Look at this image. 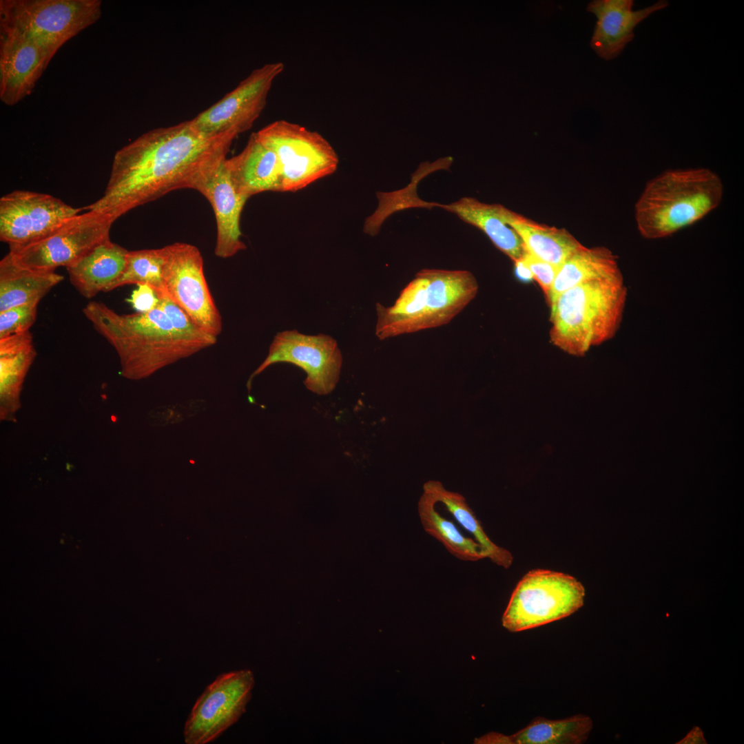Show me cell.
Masks as SVG:
<instances>
[{
  "mask_svg": "<svg viewBox=\"0 0 744 744\" xmlns=\"http://www.w3.org/2000/svg\"><path fill=\"white\" fill-rule=\"evenodd\" d=\"M628 298L621 271L577 285L550 304V342L564 352L584 356L619 331Z\"/></svg>",
  "mask_w": 744,
  "mask_h": 744,
  "instance_id": "cell-3",
  "label": "cell"
},
{
  "mask_svg": "<svg viewBox=\"0 0 744 744\" xmlns=\"http://www.w3.org/2000/svg\"><path fill=\"white\" fill-rule=\"evenodd\" d=\"M81 210L48 194L13 191L0 198V240L9 247L34 242Z\"/></svg>",
  "mask_w": 744,
  "mask_h": 744,
  "instance_id": "cell-14",
  "label": "cell"
},
{
  "mask_svg": "<svg viewBox=\"0 0 744 744\" xmlns=\"http://www.w3.org/2000/svg\"><path fill=\"white\" fill-rule=\"evenodd\" d=\"M92 327L116 350L124 377L140 380L205 348L180 333L158 306L121 314L105 303L91 301L83 309Z\"/></svg>",
  "mask_w": 744,
  "mask_h": 744,
  "instance_id": "cell-2",
  "label": "cell"
},
{
  "mask_svg": "<svg viewBox=\"0 0 744 744\" xmlns=\"http://www.w3.org/2000/svg\"><path fill=\"white\" fill-rule=\"evenodd\" d=\"M592 728V719L576 715L563 720L535 719L512 735L491 732L475 738L479 744H579L586 741Z\"/></svg>",
  "mask_w": 744,
  "mask_h": 744,
  "instance_id": "cell-23",
  "label": "cell"
},
{
  "mask_svg": "<svg viewBox=\"0 0 744 744\" xmlns=\"http://www.w3.org/2000/svg\"><path fill=\"white\" fill-rule=\"evenodd\" d=\"M156 295L159 299V306L180 333L202 345L205 349L216 343L217 337L205 332L196 326L187 314L167 297L165 291Z\"/></svg>",
  "mask_w": 744,
  "mask_h": 744,
  "instance_id": "cell-29",
  "label": "cell"
},
{
  "mask_svg": "<svg viewBox=\"0 0 744 744\" xmlns=\"http://www.w3.org/2000/svg\"><path fill=\"white\" fill-rule=\"evenodd\" d=\"M284 68L282 62H274L254 70L234 90L191 119L192 123L210 136H238L249 130L265 109L272 85Z\"/></svg>",
  "mask_w": 744,
  "mask_h": 744,
  "instance_id": "cell-13",
  "label": "cell"
},
{
  "mask_svg": "<svg viewBox=\"0 0 744 744\" xmlns=\"http://www.w3.org/2000/svg\"><path fill=\"white\" fill-rule=\"evenodd\" d=\"M416 205L437 206L456 214L465 223L483 231L495 247L514 263L521 260L526 253L521 238L505 220L502 205L487 204L475 198L463 197L448 205L417 200Z\"/></svg>",
  "mask_w": 744,
  "mask_h": 744,
  "instance_id": "cell-19",
  "label": "cell"
},
{
  "mask_svg": "<svg viewBox=\"0 0 744 744\" xmlns=\"http://www.w3.org/2000/svg\"><path fill=\"white\" fill-rule=\"evenodd\" d=\"M479 285L467 270L423 269L393 305H375V335L383 340L449 323L477 296Z\"/></svg>",
  "mask_w": 744,
  "mask_h": 744,
  "instance_id": "cell-4",
  "label": "cell"
},
{
  "mask_svg": "<svg viewBox=\"0 0 744 744\" xmlns=\"http://www.w3.org/2000/svg\"><path fill=\"white\" fill-rule=\"evenodd\" d=\"M163 249L165 293L196 326L218 337L223 329L222 318L205 276L200 250L193 245L179 242Z\"/></svg>",
  "mask_w": 744,
  "mask_h": 744,
  "instance_id": "cell-10",
  "label": "cell"
},
{
  "mask_svg": "<svg viewBox=\"0 0 744 744\" xmlns=\"http://www.w3.org/2000/svg\"><path fill=\"white\" fill-rule=\"evenodd\" d=\"M38 304H25L0 312V338L30 331L37 320Z\"/></svg>",
  "mask_w": 744,
  "mask_h": 744,
  "instance_id": "cell-30",
  "label": "cell"
},
{
  "mask_svg": "<svg viewBox=\"0 0 744 744\" xmlns=\"http://www.w3.org/2000/svg\"><path fill=\"white\" fill-rule=\"evenodd\" d=\"M503 214L528 254L558 268L583 245L564 228L538 223L504 206Z\"/></svg>",
  "mask_w": 744,
  "mask_h": 744,
  "instance_id": "cell-22",
  "label": "cell"
},
{
  "mask_svg": "<svg viewBox=\"0 0 744 744\" xmlns=\"http://www.w3.org/2000/svg\"><path fill=\"white\" fill-rule=\"evenodd\" d=\"M132 307L139 313L148 312L158 306L159 299L152 287L138 285L127 300Z\"/></svg>",
  "mask_w": 744,
  "mask_h": 744,
  "instance_id": "cell-32",
  "label": "cell"
},
{
  "mask_svg": "<svg viewBox=\"0 0 744 744\" xmlns=\"http://www.w3.org/2000/svg\"><path fill=\"white\" fill-rule=\"evenodd\" d=\"M703 732L698 726H694L690 732L676 744H706Z\"/></svg>",
  "mask_w": 744,
  "mask_h": 744,
  "instance_id": "cell-33",
  "label": "cell"
},
{
  "mask_svg": "<svg viewBox=\"0 0 744 744\" xmlns=\"http://www.w3.org/2000/svg\"><path fill=\"white\" fill-rule=\"evenodd\" d=\"M128 251L110 239L92 249L66 268L72 285L84 298L109 292L123 274Z\"/></svg>",
  "mask_w": 744,
  "mask_h": 744,
  "instance_id": "cell-20",
  "label": "cell"
},
{
  "mask_svg": "<svg viewBox=\"0 0 744 744\" xmlns=\"http://www.w3.org/2000/svg\"><path fill=\"white\" fill-rule=\"evenodd\" d=\"M423 492L430 495L437 503H441L454 518L468 531L482 546L486 558L494 564L508 568L513 560L512 554L496 545L488 537L482 524L465 498L458 493L450 491L439 481L429 480L423 486Z\"/></svg>",
  "mask_w": 744,
  "mask_h": 744,
  "instance_id": "cell-26",
  "label": "cell"
},
{
  "mask_svg": "<svg viewBox=\"0 0 744 744\" xmlns=\"http://www.w3.org/2000/svg\"><path fill=\"white\" fill-rule=\"evenodd\" d=\"M436 504L430 495L423 492L417 504V512L424 531L458 559L476 561L486 558L482 546L475 539L463 535L453 521L442 515L436 509Z\"/></svg>",
  "mask_w": 744,
  "mask_h": 744,
  "instance_id": "cell-27",
  "label": "cell"
},
{
  "mask_svg": "<svg viewBox=\"0 0 744 744\" xmlns=\"http://www.w3.org/2000/svg\"><path fill=\"white\" fill-rule=\"evenodd\" d=\"M723 187L707 168L668 170L651 180L635 205L641 236L665 238L693 225L721 203Z\"/></svg>",
  "mask_w": 744,
  "mask_h": 744,
  "instance_id": "cell-5",
  "label": "cell"
},
{
  "mask_svg": "<svg viewBox=\"0 0 744 744\" xmlns=\"http://www.w3.org/2000/svg\"><path fill=\"white\" fill-rule=\"evenodd\" d=\"M521 260L530 271L533 278L537 282L541 288L548 301L559 268L539 260L527 252Z\"/></svg>",
  "mask_w": 744,
  "mask_h": 744,
  "instance_id": "cell-31",
  "label": "cell"
},
{
  "mask_svg": "<svg viewBox=\"0 0 744 744\" xmlns=\"http://www.w3.org/2000/svg\"><path fill=\"white\" fill-rule=\"evenodd\" d=\"M224 159L202 180L196 191L209 202L216 221L217 257L228 258L246 249L241 239V214L248 198L234 187L224 165Z\"/></svg>",
  "mask_w": 744,
  "mask_h": 744,
  "instance_id": "cell-16",
  "label": "cell"
},
{
  "mask_svg": "<svg viewBox=\"0 0 744 744\" xmlns=\"http://www.w3.org/2000/svg\"><path fill=\"white\" fill-rule=\"evenodd\" d=\"M37 355L30 331L0 338L1 419H13L25 375Z\"/></svg>",
  "mask_w": 744,
  "mask_h": 744,
  "instance_id": "cell-21",
  "label": "cell"
},
{
  "mask_svg": "<svg viewBox=\"0 0 744 744\" xmlns=\"http://www.w3.org/2000/svg\"><path fill=\"white\" fill-rule=\"evenodd\" d=\"M585 589L575 577L544 569L530 570L519 581L503 614L502 626L513 632L555 621L575 613Z\"/></svg>",
  "mask_w": 744,
  "mask_h": 744,
  "instance_id": "cell-7",
  "label": "cell"
},
{
  "mask_svg": "<svg viewBox=\"0 0 744 744\" xmlns=\"http://www.w3.org/2000/svg\"><path fill=\"white\" fill-rule=\"evenodd\" d=\"M165 260L163 247L128 251L125 269L111 290L127 285L145 284L152 287L156 293L163 292Z\"/></svg>",
  "mask_w": 744,
  "mask_h": 744,
  "instance_id": "cell-28",
  "label": "cell"
},
{
  "mask_svg": "<svg viewBox=\"0 0 744 744\" xmlns=\"http://www.w3.org/2000/svg\"><path fill=\"white\" fill-rule=\"evenodd\" d=\"M100 0H1L0 32L23 36L51 61L59 48L101 16Z\"/></svg>",
  "mask_w": 744,
  "mask_h": 744,
  "instance_id": "cell-6",
  "label": "cell"
},
{
  "mask_svg": "<svg viewBox=\"0 0 744 744\" xmlns=\"http://www.w3.org/2000/svg\"><path fill=\"white\" fill-rule=\"evenodd\" d=\"M50 60L30 39L0 32V99L14 105L31 94Z\"/></svg>",
  "mask_w": 744,
  "mask_h": 744,
  "instance_id": "cell-15",
  "label": "cell"
},
{
  "mask_svg": "<svg viewBox=\"0 0 744 744\" xmlns=\"http://www.w3.org/2000/svg\"><path fill=\"white\" fill-rule=\"evenodd\" d=\"M114 220L94 210L79 213L44 238L34 242L9 247L18 265L33 270L55 271L74 265L92 249L110 239Z\"/></svg>",
  "mask_w": 744,
  "mask_h": 744,
  "instance_id": "cell-9",
  "label": "cell"
},
{
  "mask_svg": "<svg viewBox=\"0 0 744 744\" xmlns=\"http://www.w3.org/2000/svg\"><path fill=\"white\" fill-rule=\"evenodd\" d=\"M619 271L618 257L610 249L582 245L559 267L547 302L550 305L559 295L577 285Z\"/></svg>",
  "mask_w": 744,
  "mask_h": 744,
  "instance_id": "cell-25",
  "label": "cell"
},
{
  "mask_svg": "<svg viewBox=\"0 0 744 744\" xmlns=\"http://www.w3.org/2000/svg\"><path fill=\"white\" fill-rule=\"evenodd\" d=\"M633 5L632 0H595L588 5L587 10L597 19L590 46L601 58L609 61L619 56L633 39L635 27L668 2L660 0L638 10H632Z\"/></svg>",
  "mask_w": 744,
  "mask_h": 744,
  "instance_id": "cell-17",
  "label": "cell"
},
{
  "mask_svg": "<svg viewBox=\"0 0 744 744\" xmlns=\"http://www.w3.org/2000/svg\"><path fill=\"white\" fill-rule=\"evenodd\" d=\"M237 136L205 134L192 120L149 130L115 153L103 194L83 209L100 211L115 221L172 191L196 190L227 158Z\"/></svg>",
  "mask_w": 744,
  "mask_h": 744,
  "instance_id": "cell-1",
  "label": "cell"
},
{
  "mask_svg": "<svg viewBox=\"0 0 744 744\" xmlns=\"http://www.w3.org/2000/svg\"><path fill=\"white\" fill-rule=\"evenodd\" d=\"M514 265H515V267L516 273H517V276H519L521 279H522L524 280H530L531 278H533L530 271L526 267V266L523 263L522 260H520V261H519L517 262H515V263H514Z\"/></svg>",
  "mask_w": 744,
  "mask_h": 744,
  "instance_id": "cell-34",
  "label": "cell"
},
{
  "mask_svg": "<svg viewBox=\"0 0 744 744\" xmlns=\"http://www.w3.org/2000/svg\"><path fill=\"white\" fill-rule=\"evenodd\" d=\"M64 277L55 271L23 267L8 253L0 261V312L40 300Z\"/></svg>",
  "mask_w": 744,
  "mask_h": 744,
  "instance_id": "cell-24",
  "label": "cell"
},
{
  "mask_svg": "<svg viewBox=\"0 0 744 744\" xmlns=\"http://www.w3.org/2000/svg\"><path fill=\"white\" fill-rule=\"evenodd\" d=\"M256 134L277 156L281 192L298 191L338 168L339 157L329 141L299 124L278 120Z\"/></svg>",
  "mask_w": 744,
  "mask_h": 744,
  "instance_id": "cell-8",
  "label": "cell"
},
{
  "mask_svg": "<svg viewBox=\"0 0 744 744\" xmlns=\"http://www.w3.org/2000/svg\"><path fill=\"white\" fill-rule=\"evenodd\" d=\"M238 193L250 198L265 192H281V176L276 153L254 133L245 148L224 161Z\"/></svg>",
  "mask_w": 744,
  "mask_h": 744,
  "instance_id": "cell-18",
  "label": "cell"
},
{
  "mask_svg": "<svg viewBox=\"0 0 744 744\" xmlns=\"http://www.w3.org/2000/svg\"><path fill=\"white\" fill-rule=\"evenodd\" d=\"M342 354L335 339L328 335L300 333L297 330L278 332L273 338L265 360L251 374V380L268 366L287 362L299 366L307 374L304 383L311 391L327 395L335 387L342 367Z\"/></svg>",
  "mask_w": 744,
  "mask_h": 744,
  "instance_id": "cell-12",
  "label": "cell"
},
{
  "mask_svg": "<svg viewBox=\"0 0 744 744\" xmlns=\"http://www.w3.org/2000/svg\"><path fill=\"white\" fill-rule=\"evenodd\" d=\"M254 685L248 669L218 675L195 702L185 723V743L206 744L218 738L245 713Z\"/></svg>",
  "mask_w": 744,
  "mask_h": 744,
  "instance_id": "cell-11",
  "label": "cell"
}]
</instances>
